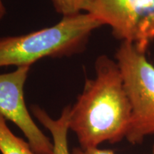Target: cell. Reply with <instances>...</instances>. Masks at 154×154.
Returning <instances> with one entry per match:
<instances>
[{"mask_svg":"<svg viewBox=\"0 0 154 154\" xmlns=\"http://www.w3.org/2000/svg\"><path fill=\"white\" fill-rule=\"evenodd\" d=\"M29 69L19 66L0 74V114L20 128L36 154H53V143L38 128L25 104L24 86Z\"/></svg>","mask_w":154,"mask_h":154,"instance_id":"5b68a950","label":"cell"},{"mask_svg":"<svg viewBox=\"0 0 154 154\" xmlns=\"http://www.w3.org/2000/svg\"><path fill=\"white\" fill-rule=\"evenodd\" d=\"M71 154H115L111 150L100 149L98 147L90 148V149H82V148H75Z\"/></svg>","mask_w":154,"mask_h":154,"instance_id":"9c48e42d","label":"cell"},{"mask_svg":"<svg viewBox=\"0 0 154 154\" xmlns=\"http://www.w3.org/2000/svg\"><path fill=\"white\" fill-rule=\"evenodd\" d=\"M88 13L142 52L154 39V0H93Z\"/></svg>","mask_w":154,"mask_h":154,"instance_id":"277c9868","label":"cell"},{"mask_svg":"<svg viewBox=\"0 0 154 154\" xmlns=\"http://www.w3.org/2000/svg\"><path fill=\"white\" fill-rule=\"evenodd\" d=\"M103 26L90 13L63 17L50 27L22 36L0 38V67L30 66L45 57L80 53L96 29Z\"/></svg>","mask_w":154,"mask_h":154,"instance_id":"7a4b0ae2","label":"cell"},{"mask_svg":"<svg viewBox=\"0 0 154 154\" xmlns=\"http://www.w3.org/2000/svg\"><path fill=\"white\" fill-rule=\"evenodd\" d=\"M6 14V9L5 6L3 5V2L2 0H0V20L3 18Z\"/></svg>","mask_w":154,"mask_h":154,"instance_id":"30bf717a","label":"cell"},{"mask_svg":"<svg viewBox=\"0 0 154 154\" xmlns=\"http://www.w3.org/2000/svg\"><path fill=\"white\" fill-rule=\"evenodd\" d=\"M55 10L63 17L80 14L82 11L88 12L93 0H51Z\"/></svg>","mask_w":154,"mask_h":154,"instance_id":"ba28073f","label":"cell"},{"mask_svg":"<svg viewBox=\"0 0 154 154\" xmlns=\"http://www.w3.org/2000/svg\"><path fill=\"white\" fill-rule=\"evenodd\" d=\"M0 151L2 154H36L29 145L11 131L0 114Z\"/></svg>","mask_w":154,"mask_h":154,"instance_id":"52a82bcc","label":"cell"},{"mask_svg":"<svg viewBox=\"0 0 154 154\" xmlns=\"http://www.w3.org/2000/svg\"><path fill=\"white\" fill-rule=\"evenodd\" d=\"M95 69V78L86 80L69 113V129L76 135L82 149L120 142L131 121V107L117 63L100 56Z\"/></svg>","mask_w":154,"mask_h":154,"instance_id":"6da1fadb","label":"cell"},{"mask_svg":"<svg viewBox=\"0 0 154 154\" xmlns=\"http://www.w3.org/2000/svg\"><path fill=\"white\" fill-rule=\"evenodd\" d=\"M151 154H154V145L153 146V151H152V153Z\"/></svg>","mask_w":154,"mask_h":154,"instance_id":"8fae6325","label":"cell"},{"mask_svg":"<svg viewBox=\"0 0 154 154\" xmlns=\"http://www.w3.org/2000/svg\"><path fill=\"white\" fill-rule=\"evenodd\" d=\"M116 59L131 107L126 138L132 144L140 143L154 134V66L145 52L128 42H122Z\"/></svg>","mask_w":154,"mask_h":154,"instance_id":"3957f363","label":"cell"},{"mask_svg":"<svg viewBox=\"0 0 154 154\" xmlns=\"http://www.w3.org/2000/svg\"><path fill=\"white\" fill-rule=\"evenodd\" d=\"M32 113L43 126L51 133L53 138V154H71L69 151L67 134L69 130V119L71 106L63 109L61 116L54 119L38 106H33Z\"/></svg>","mask_w":154,"mask_h":154,"instance_id":"8992f818","label":"cell"}]
</instances>
